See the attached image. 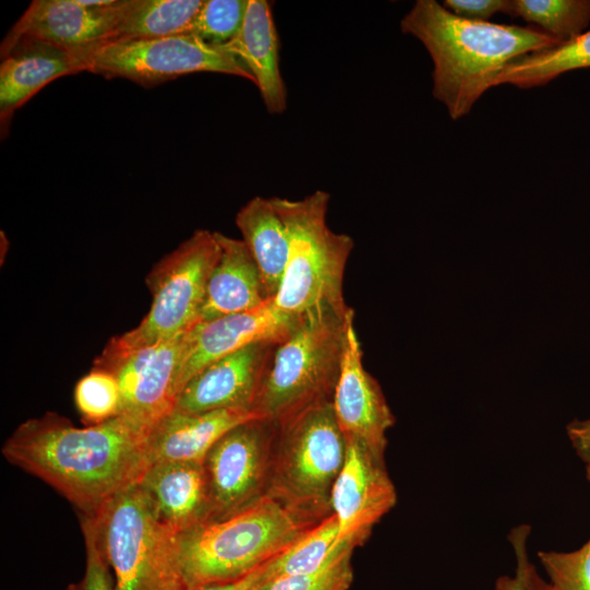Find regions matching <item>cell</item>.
Listing matches in <instances>:
<instances>
[{"instance_id": "6da1fadb", "label": "cell", "mask_w": 590, "mask_h": 590, "mask_svg": "<svg viewBox=\"0 0 590 590\" xmlns=\"http://www.w3.org/2000/svg\"><path fill=\"white\" fill-rule=\"evenodd\" d=\"M149 430L118 415L74 426L47 412L20 424L2 445L7 461L38 477L69 500L81 517H94L149 467Z\"/></svg>"}, {"instance_id": "7a4b0ae2", "label": "cell", "mask_w": 590, "mask_h": 590, "mask_svg": "<svg viewBox=\"0 0 590 590\" xmlns=\"http://www.w3.org/2000/svg\"><path fill=\"white\" fill-rule=\"evenodd\" d=\"M400 27L428 51L433 95L453 120L470 113L510 62L560 44L538 28L458 16L435 0H417Z\"/></svg>"}, {"instance_id": "3957f363", "label": "cell", "mask_w": 590, "mask_h": 590, "mask_svg": "<svg viewBox=\"0 0 590 590\" xmlns=\"http://www.w3.org/2000/svg\"><path fill=\"white\" fill-rule=\"evenodd\" d=\"M319 521L266 495L238 512L184 532L180 557L187 581L196 590L245 577Z\"/></svg>"}, {"instance_id": "277c9868", "label": "cell", "mask_w": 590, "mask_h": 590, "mask_svg": "<svg viewBox=\"0 0 590 590\" xmlns=\"http://www.w3.org/2000/svg\"><path fill=\"white\" fill-rule=\"evenodd\" d=\"M286 228L288 256L274 304L302 317L317 310L346 314L343 278L354 240L327 225L330 194L316 190L300 200L273 197Z\"/></svg>"}, {"instance_id": "5b68a950", "label": "cell", "mask_w": 590, "mask_h": 590, "mask_svg": "<svg viewBox=\"0 0 590 590\" xmlns=\"http://www.w3.org/2000/svg\"><path fill=\"white\" fill-rule=\"evenodd\" d=\"M332 310L305 314L293 332L278 344L253 411L282 423L333 399L339 380L346 320Z\"/></svg>"}, {"instance_id": "8992f818", "label": "cell", "mask_w": 590, "mask_h": 590, "mask_svg": "<svg viewBox=\"0 0 590 590\" xmlns=\"http://www.w3.org/2000/svg\"><path fill=\"white\" fill-rule=\"evenodd\" d=\"M88 518L96 526L115 590H191L180 557V533L158 519L139 483Z\"/></svg>"}, {"instance_id": "52a82bcc", "label": "cell", "mask_w": 590, "mask_h": 590, "mask_svg": "<svg viewBox=\"0 0 590 590\" xmlns=\"http://www.w3.org/2000/svg\"><path fill=\"white\" fill-rule=\"evenodd\" d=\"M267 495L317 520L332 514L333 484L345 458V438L332 401L279 423Z\"/></svg>"}, {"instance_id": "ba28073f", "label": "cell", "mask_w": 590, "mask_h": 590, "mask_svg": "<svg viewBox=\"0 0 590 590\" xmlns=\"http://www.w3.org/2000/svg\"><path fill=\"white\" fill-rule=\"evenodd\" d=\"M220 246L215 232L197 229L151 269L145 284L152 303L133 329L111 338L117 349H137L172 339L199 323L208 280Z\"/></svg>"}, {"instance_id": "9c48e42d", "label": "cell", "mask_w": 590, "mask_h": 590, "mask_svg": "<svg viewBox=\"0 0 590 590\" xmlns=\"http://www.w3.org/2000/svg\"><path fill=\"white\" fill-rule=\"evenodd\" d=\"M73 55L83 71L106 79H127L144 87L194 72L231 74L253 83L251 75L233 54L189 33L157 38L116 39Z\"/></svg>"}, {"instance_id": "30bf717a", "label": "cell", "mask_w": 590, "mask_h": 590, "mask_svg": "<svg viewBox=\"0 0 590 590\" xmlns=\"http://www.w3.org/2000/svg\"><path fill=\"white\" fill-rule=\"evenodd\" d=\"M278 428L276 422L256 417L232 428L209 451L203 467L210 521L238 512L268 494Z\"/></svg>"}, {"instance_id": "8fae6325", "label": "cell", "mask_w": 590, "mask_h": 590, "mask_svg": "<svg viewBox=\"0 0 590 590\" xmlns=\"http://www.w3.org/2000/svg\"><path fill=\"white\" fill-rule=\"evenodd\" d=\"M188 331L137 349L106 344L94 368L111 374L121 394L119 415L146 430L169 414L177 398V374Z\"/></svg>"}, {"instance_id": "7c38bea8", "label": "cell", "mask_w": 590, "mask_h": 590, "mask_svg": "<svg viewBox=\"0 0 590 590\" xmlns=\"http://www.w3.org/2000/svg\"><path fill=\"white\" fill-rule=\"evenodd\" d=\"M131 0L88 7L80 0H34L4 36L1 58L24 37L38 39L72 54L114 40Z\"/></svg>"}, {"instance_id": "4fadbf2b", "label": "cell", "mask_w": 590, "mask_h": 590, "mask_svg": "<svg viewBox=\"0 0 590 590\" xmlns=\"http://www.w3.org/2000/svg\"><path fill=\"white\" fill-rule=\"evenodd\" d=\"M342 469L331 492V511L338 521L337 543L357 546L397 503V491L385 458L376 456L356 440L345 438Z\"/></svg>"}, {"instance_id": "5bb4252c", "label": "cell", "mask_w": 590, "mask_h": 590, "mask_svg": "<svg viewBox=\"0 0 590 590\" xmlns=\"http://www.w3.org/2000/svg\"><path fill=\"white\" fill-rule=\"evenodd\" d=\"M355 311L347 315L341 371L332 404L344 438L353 439L385 458L387 432L394 424L378 381L363 366V351L354 324Z\"/></svg>"}, {"instance_id": "9a60e30c", "label": "cell", "mask_w": 590, "mask_h": 590, "mask_svg": "<svg viewBox=\"0 0 590 590\" xmlns=\"http://www.w3.org/2000/svg\"><path fill=\"white\" fill-rule=\"evenodd\" d=\"M299 320L270 299L243 312L199 322L188 331L177 374V396L190 378L212 362L255 343H281Z\"/></svg>"}, {"instance_id": "2e32d148", "label": "cell", "mask_w": 590, "mask_h": 590, "mask_svg": "<svg viewBox=\"0 0 590 590\" xmlns=\"http://www.w3.org/2000/svg\"><path fill=\"white\" fill-rule=\"evenodd\" d=\"M278 344L255 343L212 362L182 387L173 411L203 413L235 408L253 411Z\"/></svg>"}, {"instance_id": "e0dca14e", "label": "cell", "mask_w": 590, "mask_h": 590, "mask_svg": "<svg viewBox=\"0 0 590 590\" xmlns=\"http://www.w3.org/2000/svg\"><path fill=\"white\" fill-rule=\"evenodd\" d=\"M0 64V127L5 137L17 108L51 81L83 72L78 58L51 44L24 37Z\"/></svg>"}, {"instance_id": "ac0fdd59", "label": "cell", "mask_w": 590, "mask_h": 590, "mask_svg": "<svg viewBox=\"0 0 590 590\" xmlns=\"http://www.w3.org/2000/svg\"><path fill=\"white\" fill-rule=\"evenodd\" d=\"M256 417L261 416L244 408L203 413L172 411L149 432V465L203 463L212 447L227 432Z\"/></svg>"}, {"instance_id": "d6986e66", "label": "cell", "mask_w": 590, "mask_h": 590, "mask_svg": "<svg viewBox=\"0 0 590 590\" xmlns=\"http://www.w3.org/2000/svg\"><path fill=\"white\" fill-rule=\"evenodd\" d=\"M158 519L178 533L210 521L203 463L150 464L138 482Z\"/></svg>"}, {"instance_id": "ffe728a7", "label": "cell", "mask_w": 590, "mask_h": 590, "mask_svg": "<svg viewBox=\"0 0 590 590\" xmlns=\"http://www.w3.org/2000/svg\"><path fill=\"white\" fill-rule=\"evenodd\" d=\"M220 250L211 270L199 322L243 312L267 300L259 269L243 239L215 232Z\"/></svg>"}, {"instance_id": "44dd1931", "label": "cell", "mask_w": 590, "mask_h": 590, "mask_svg": "<svg viewBox=\"0 0 590 590\" xmlns=\"http://www.w3.org/2000/svg\"><path fill=\"white\" fill-rule=\"evenodd\" d=\"M223 48L233 54L257 85L267 110L281 114L286 109V88L280 71L279 37L271 4L249 0L243 26Z\"/></svg>"}, {"instance_id": "7402d4cb", "label": "cell", "mask_w": 590, "mask_h": 590, "mask_svg": "<svg viewBox=\"0 0 590 590\" xmlns=\"http://www.w3.org/2000/svg\"><path fill=\"white\" fill-rule=\"evenodd\" d=\"M235 223L257 263L264 295L273 299L287 262L288 237L272 198L250 199L236 214Z\"/></svg>"}, {"instance_id": "603a6c76", "label": "cell", "mask_w": 590, "mask_h": 590, "mask_svg": "<svg viewBox=\"0 0 590 590\" xmlns=\"http://www.w3.org/2000/svg\"><path fill=\"white\" fill-rule=\"evenodd\" d=\"M587 68H590V30L569 42L514 60L498 75L495 86L532 88L566 72Z\"/></svg>"}, {"instance_id": "cb8c5ba5", "label": "cell", "mask_w": 590, "mask_h": 590, "mask_svg": "<svg viewBox=\"0 0 590 590\" xmlns=\"http://www.w3.org/2000/svg\"><path fill=\"white\" fill-rule=\"evenodd\" d=\"M203 1L131 0L114 40L188 34Z\"/></svg>"}, {"instance_id": "d4e9b609", "label": "cell", "mask_w": 590, "mask_h": 590, "mask_svg": "<svg viewBox=\"0 0 590 590\" xmlns=\"http://www.w3.org/2000/svg\"><path fill=\"white\" fill-rule=\"evenodd\" d=\"M509 16L536 25L562 44L589 25L590 0H510Z\"/></svg>"}, {"instance_id": "484cf974", "label": "cell", "mask_w": 590, "mask_h": 590, "mask_svg": "<svg viewBox=\"0 0 590 590\" xmlns=\"http://www.w3.org/2000/svg\"><path fill=\"white\" fill-rule=\"evenodd\" d=\"M337 540L338 521L337 517L330 514L275 557V579L319 569L338 547Z\"/></svg>"}, {"instance_id": "4316f807", "label": "cell", "mask_w": 590, "mask_h": 590, "mask_svg": "<svg viewBox=\"0 0 590 590\" xmlns=\"http://www.w3.org/2000/svg\"><path fill=\"white\" fill-rule=\"evenodd\" d=\"M74 403L86 426L116 417L121 403L118 381L111 374L93 367L76 382Z\"/></svg>"}, {"instance_id": "83f0119b", "label": "cell", "mask_w": 590, "mask_h": 590, "mask_svg": "<svg viewBox=\"0 0 590 590\" xmlns=\"http://www.w3.org/2000/svg\"><path fill=\"white\" fill-rule=\"evenodd\" d=\"M355 543L342 542L317 570L274 579L267 590H349L353 581Z\"/></svg>"}, {"instance_id": "f1b7e54d", "label": "cell", "mask_w": 590, "mask_h": 590, "mask_svg": "<svg viewBox=\"0 0 590 590\" xmlns=\"http://www.w3.org/2000/svg\"><path fill=\"white\" fill-rule=\"evenodd\" d=\"M249 0H205L192 22L189 34L217 47H224L239 33Z\"/></svg>"}, {"instance_id": "f546056e", "label": "cell", "mask_w": 590, "mask_h": 590, "mask_svg": "<svg viewBox=\"0 0 590 590\" xmlns=\"http://www.w3.org/2000/svg\"><path fill=\"white\" fill-rule=\"evenodd\" d=\"M552 590H590V538L571 552L540 551Z\"/></svg>"}, {"instance_id": "4dcf8cb0", "label": "cell", "mask_w": 590, "mask_h": 590, "mask_svg": "<svg viewBox=\"0 0 590 590\" xmlns=\"http://www.w3.org/2000/svg\"><path fill=\"white\" fill-rule=\"evenodd\" d=\"M81 526L85 543V569L81 579L70 583L67 590H115L111 568L93 519L81 517Z\"/></svg>"}, {"instance_id": "1f68e13d", "label": "cell", "mask_w": 590, "mask_h": 590, "mask_svg": "<svg viewBox=\"0 0 590 590\" xmlns=\"http://www.w3.org/2000/svg\"><path fill=\"white\" fill-rule=\"evenodd\" d=\"M528 524H520L511 530L508 540L512 545L517 567L514 577L502 576L496 580L495 590H529L528 578L531 563L527 552V540L530 534Z\"/></svg>"}, {"instance_id": "d6a6232c", "label": "cell", "mask_w": 590, "mask_h": 590, "mask_svg": "<svg viewBox=\"0 0 590 590\" xmlns=\"http://www.w3.org/2000/svg\"><path fill=\"white\" fill-rule=\"evenodd\" d=\"M442 5L453 14L487 22L496 13L509 15L510 0H445Z\"/></svg>"}, {"instance_id": "836d02e7", "label": "cell", "mask_w": 590, "mask_h": 590, "mask_svg": "<svg viewBox=\"0 0 590 590\" xmlns=\"http://www.w3.org/2000/svg\"><path fill=\"white\" fill-rule=\"evenodd\" d=\"M278 557V556H276ZM274 559L236 580L211 583L196 590H267L275 579Z\"/></svg>"}, {"instance_id": "e575fe53", "label": "cell", "mask_w": 590, "mask_h": 590, "mask_svg": "<svg viewBox=\"0 0 590 590\" xmlns=\"http://www.w3.org/2000/svg\"><path fill=\"white\" fill-rule=\"evenodd\" d=\"M567 434L576 453L587 461L590 458V418L575 420L567 426Z\"/></svg>"}, {"instance_id": "d590c367", "label": "cell", "mask_w": 590, "mask_h": 590, "mask_svg": "<svg viewBox=\"0 0 590 590\" xmlns=\"http://www.w3.org/2000/svg\"><path fill=\"white\" fill-rule=\"evenodd\" d=\"M528 588L529 590H552L550 583L540 577L532 564L529 569Z\"/></svg>"}, {"instance_id": "8d00e7d4", "label": "cell", "mask_w": 590, "mask_h": 590, "mask_svg": "<svg viewBox=\"0 0 590 590\" xmlns=\"http://www.w3.org/2000/svg\"><path fill=\"white\" fill-rule=\"evenodd\" d=\"M586 476L587 480L590 482V458L586 461Z\"/></svg>"}]
</instances>
